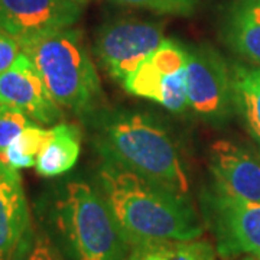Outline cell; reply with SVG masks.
<instances>
[{
    "label": "cell",
    "mask_w": 260,
    "mask_h": 260,
    "mask_svg": "<svg viewBox=\"0 0 260 260\" xmlns=\"http://www.w3.org/2000/svg\"><path fill=\"white\" fill-rule=\"evenodd\" d=\"M99 191L130 247L188 242L204 234V223L188 195L159 185L103 159Z\"/></svg>",
    "instance_id": "cell-1"
},
{
    "label": "cell",
    "mask_w": 260,
    "mask_h": 260,
    "mask_svg": "<svg viewBox=\"0 0 260 260\" xmlns=\"http://www.w3.org/2000/svg\"><path fill=\"white\" fill-rule=\"evenodd\" d=\"M38 223L68 260H127L130 244L99 189L83 181L54 186L37 207Z\"/></svg>",
    "instance_id": "cell-2"
},
{
    "label": "cell",
    "mask_w": 260,
    "mask_h": 260,
    "mask_svg": "<svg viewBox=\"0 0 260 260\" xmlns=\"http://www.w3.org/2000/svg\"><path fill=\"white\" fill-rule=\"evenodd\" d=\"M95 148L104 160L188 195V178L174 140L146 114L123 112L104 117Z\"/></svg>",
    "instance_id": "cell-3"
},
{
    "label": "cell",
    "mask_w": 260,
    "mask_h": 260,
    "mask_svg": "<svg viewBox=\"0 0 260 260\" xmlns=\"http://www.w3.org/2000/svg\"><path fill=\"white\" fill-rule=\"evenodd\" d=\"M20 47L61 107L87 119L102 106V83L80 30H55Z\"/></svg>",
    "instance_id": "cell-4"
},
{
    "label": "cell",
    "mask_w": 260,
    "mask_h": 260,
    "mask_svg": "<svg viewBox=\"0 0 260 260\" xmlns=\"http://www.w3.org/2000/svg\"><path fill=\"white\" fill-rule=\"evenodd\" d=\"M205 224L224 260L247 256L260 260V204L229 194L214 185L203 198Z\"/></svg>",
    "instance_id": "cell-5"
},
{
    "label": "cell",
    "mask_w": 260,
    "mask_h": 260,
    "mask_svg": "<svg viewBox=\"0 0 260 260\" xmlns=\"http://www.w3.org/2000/svg\"><path fill=\"white\" fill-rule=\"evenodd\" d=\"M188 49L177 41L164 39L159 48L124 81L132 95L158 103L172 113L189 107L186 99Z\"/></svg>",
    "instance_id": "cell-6"
},
{
    "label": "cell",
    "mask_w": 260,
    "mask_h": 260,
    "mask_svg": "<svg viewBox=\"0 0 260 260\" xmlns=\"http://www.w3.org/2000/svg\"><path fill=\"white\" fill-rule=\"evenodd\" d=\"M162 42L164 32L158 23L123 19L107 23L99 32L94 54L109 77L123 83Z\"/></svg>",
    "instance_id": "cell-7"
},
{
    "label": "cell",
    "mask_w": 260,
    "mask_h": 260,
    "mask_svg": "<svg viewBox=\"0 0 260 260\" xmlns=\"http://www.w3.org/2000/svg\"><path fill=\"white\" fill-rule=\"evenodd\" d=\"M186 99L198 116L211 123H223L233 110L232 70L214 48L188 51Z\"/></svg>",
    "instance_id": "cell-8"
},
{
    "label": "cell",
    "mask_w": 260,
    "mask_h": 260,
    "mask_svg": "<svg viewBox=\"0 0 260 260\" xmlns=\"http://www.w3.org/2000/svg\"><path fill=\"white\" fill-rule=\"evenodd\" d=\"M81 6L71 0H0V26L20 44L71 28Z\"/></svg>",
    "instance_id": "cell-9"
},
{
    "label": "cell",
    "mask_w": 260,
    "mask_h": 260,
    "mask_svg": "<svg viewBox=\"0 0 260 260\" xmlns=\"http://www.w3.org/2000/svg\"><path fill=\"white\" fill-rule=\"evenodd\" d=\"M0 104L25 113L41 124H54L62 119L61 106L52 99L37 67L23 52L0 74Z\"/></svg>",
    "instance_id": "cell-10"
},
{
    "label": "cell",
    "mask_w": 260,
    "mask_h": 260,
    "mask_svg": "<svg viewBox=\"0 0 260 260\" xmlns=\"http://www.w3.org/2000/svg\"><path fill=\"white\" fill-rule=\"evenodd\" d=\"M210 171L215 184L229 194L260 204V159L229 140L210 149Z\"/></svg>",
    "instance_id": "cell-11"
},
{
    "label": "cell",
    "mask_w": 260,
    "mask_h": 260,
    "mask_svg": "<svg viewBox=\"0 0 260 260\" xmlns=\"http://www.w3.org/2000/svg\"><path fill=\"white\" fill-rule=\"evenodd\" d=\"M30 223L20 175L0 159V260H12L13 251Z\"/></svg>",
    "instance_id": "cell-12"
},
{
    "label": "cell",
    "mask_w": 260,
    "mask_h": 260,
    "mask_svg": "<svg viewBox=\"0 0 260 260\" xmlns=\"http://www.w3.org/2000/svg\"><path fill=\"white\" fill-rule=\"evenodd\" d=\"M223 34L237 55L260 67V0H236L225 16Z\"/></svg>",
    "instance_id": "cell-13"
},
{
    "label": "cell",
    "mask_w": 260,
    "mask_h": 260,
    "mask_svg": "<svg viewBox=\"0 0 260 260\" xmlns=\"http://www.w3.org/2000/svg\"><path fill=\"white\" fill-rule=\"evenodd\" d=\"M81 152V132L75 124L59 123L52 127V138L37 160V172L47 178L68 172Z\"/></svg>",
    "instance_id": "cell-14"
},
{
    "label": "cell",
    "mask_w": 260,
    "mask_h": 260,
    "mask_svg": "<svg viewBox=\"0 0 260 260\" xmlns=\"http://www.w3.org/2000/svg\"><path fill=\"white\" fill-rule=\"evenodd\" d=\"M230 70L233 104L260 145V67L234 65Z\"/></svg>",
    "instance_id": "cell-15"
},
{
    "label": "cell",
    "mask_w": 260,
    "mask_h": 260,
    "mask_svg": "<svg viewBox=\"0 0 260 260\" xmlns=\"http://www.w3.org/2000/svg\"><path fill=\"white\" fill-rule=\"evenodd\" d=\"M215 249L205 240L159 242L130 249L127 260H215Z\"/></svg>",
    "instance_id": "cell-16"
},
{
    "label": "cell",
    "mask_w": 260,
    "mask_h": 260,
    "mask_svg": "<svg viewBox=\"0 0 260 260\" xmlns=\"http://www.w3.org/2000/svg\"><path fill=\"white\" fill-rule=\"evenodd\" d=\"M52 138V129H42L30 123L6 149L3 160L13 169H25L37 165L38 156Z\"/></svg>",
    "instance_id": "cell-17"
},
{
    "label": "cell",
    "mask_w": 260,
    "mask_h": 260,
    "mask_svg": "<svg viewBox=\"0 0 260 260\" xmlns=\"http://www.w3.org/2000/svg\"><path fill=\"white\" fill-rule=\"evenodd\" d=\"M12 260H68L39 223H30L22 236Z\"/></svg>",
    "instance_id": "cell-18"
},
{
    "label": "cell",
    "mask_w": 260,
    "mask_h": 260,
    "mask_svg": "<svg viewBox=\"0 0 260 260\" xmlns=\"http://www.w3.org/2000/svg\"><path fill=\"white\" fill-rule=\"evenodd\" d=\"M28 124H30V121L25 113L0 104V158H3L10 143L18 138Z\"/></svg>",
    "instance_id": "cell-19"
},
{
    "label": "cell",
    "mask_w": 260,
    "mask_h": 260,
    "mask_svg": "<svg viewBox=\"0 0 260 260\" xmlns=\"http://www.w3.org/2000/svg\"><path fill=\"white\" fill-rule=\"evenodd\" d=\"M129 8H138L160 13V15H179L188 16L195 10L197 0H112Z\"/></svg>",
    "instance_id": "cell-20"
},
{
    "label": "cell",
    "mask_w": 260,
    "mask_h": 260,
    "mask_svg": "<svg viewBox=\"0 0 260 260\" xmlns=\"http://www.w3.org/2000/svg\"><path fill=\"white\" fill-rule=\"evenodd\" d=\"M20 54V42L0 26V74L9 70Z\"/></svg>",
    "instance_id": "cell-21"
},
{
    "label": "cell",
    "mask_w": 260,
    "mask_h": 260,
    "mask_svg": "<svg viewBox=\"0 0 260 260\" xmlns=\"http://www.w3.org/2000/svg\"><path fill=\"white\" fill-rule=\"evenodd\" d=\"M71 2H74V3H77V5L83 6V5H85V3H88L90 0H71Z\"/></svg>",
    "instance_id": "cell-22"
},
{
    "label": "cell",
    "mask_w": 260,
    "mask_h": 260,
    "mask_svg": "<svg viewBox=\"0 0 260 260\" xmlns=\"http://www.w3.org/2000/svg\"><path fill=\"white\" fill-rule=\"evenodd\" d=\"M244 260H256V259H253V257H246Z\"/></svg>",
    "instance_id": "cell-23"
}]
</instances>
